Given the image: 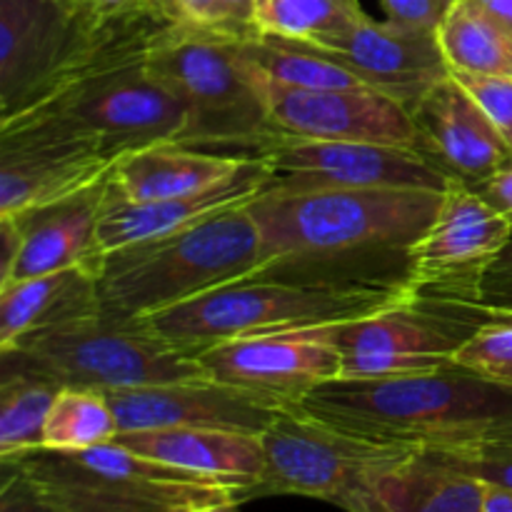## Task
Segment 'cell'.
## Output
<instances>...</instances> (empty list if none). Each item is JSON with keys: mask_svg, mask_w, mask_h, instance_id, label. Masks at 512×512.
I'll list each match as a JSON object with an SVG mask.
<instances>
[{"mask_svg": "<svg viewBox=\"0 0 512 512\" xmlns=\"http://www.w3.org/2000/svg\"><path fill=\"white\" fill-rule=\"evenodd\" d=\"M118 438V420L100 390L60 388L43 430V448L90 450Z\"/></svg>", "mask_w": 512, "mask_h": 512, "instance_id": "28", "label": "cell"}, {"mask_svg": "<svg viewBox=\"0 0 512 512\" xmlns=\"http://www.w3.org/2000/svg\"><path fill=\"white\" fill-rule=\"evenodd\" d=\"M270 183H273V175L260 155H253L250 163L220 188L185 195V198L130 200L108 180L98 223L100 248L103 253H113V250L128 248V245L170 235L218 213V210L253 203L260 193L270 188Z\"/></svg>", "mask_w": 512, "mask_h": 512, "instance_id": "20", "label": "cell"}, {"mask_svg": "<svg viewBox=\"0 0 512 512\" xmlns=\"http://www.w3.org/2000/svg\"><path fill=\"white\" fill-rule=\"evenodd\" d=\"M103 18L70 0H0V123L43 103Z\"/></svg>", "mask_w": 512, "mask_h": 512, "instance_id": "9", "label": "cell"}, {"mask_svg": "<svg viewBox=\"0 0 512 512\" xmlns=\"http://www.w3.org/2000/svg\"><path fill=\"white\" fill-rule=\"evenodd\" d=\"M512 240V220L473 188L450 180L413 253V290L480 300V278Z\"/></svg>", "mask_w": 512, "mask_h": 512, "instance_id": "13", "label": "cell"}, {"mask_svg": "<svg viewBox=\"0 0 512 512\" xmlns=\"http://www.w3.org/2000/svg\"><path fill=\"white\" fill-rule=\"evenodd\" d=\"M428 453L480 483L512 490V433Z\"/></svg>", "mask_w": 512, "mask_h": 512, "instance_id": "31", "label": "cell"}, {"mask_svg": "<svg viewBox=\"0 0 512 512\" xmlns=\"http://www.w3.org/2000/svg\"><path fill=\"white\" fill-rule=\"evenodd\" d=\"M480 303L512 313V240L498 253L480 278Z\"/></svg>", "mask_w": 512, "mask_h": 512, "instance_id": "35", "label": "cell"}, {"mask_svg": "<svg viewBox=\"0 0 512 512\" xmlns=\"http://www.w3.org/2000/svg\"><path fill=\"white\" fill-rule=\"evenodd\" d=\"M253 155L210 153L180 143H158L115 160L110 183L130 200L185 198L233 180Z\"/></svg>", "mask_w": 512, "mask_h": 512, "instance_id": "22", "label": "cell"}, {"mask_svg": "<svg viewBox=\"0 0 512 512\" xmlns=\"http://www.w3.org/2000/svg\"><path fill=\"white\" fill-rule=\"evenodd\" d=\"M173 23L258 35L253 23L255 0H155Z\"/></svg>", "mask_w": 512, "mask_h": 512, "instance_id": "32", "label": "cell"}, {"mask_svg": "<svg viewBox=\"0 0 512 512\" xmlns=\"http://www.w3.org/2000/svg\"><path fill=\"white\" fill-rule=\"evenodd\" d=\"M435 190H275L248 210L263 238L260 278L325 288L413 290L415 245L438 215Z\"/></svg>", "mask_w": 512, "mask_h": 512, "instance_id": "1", "label": "cell"}, {"mask_svg": "<svg viewBox=\"0 0 512 512\" xmlns=\"http://www.w3.org/2000/svg\"><path fill=\"white\" fill-rule=\"evenodd\" d=\"M265 265L248 203L218 210L170 235L105 253L95 273L98 308L135 320L248 278Z\"/></svg>", "mask_w": 512, "mask_h": 512, "instance_id": "3", "label": "cell"}, {"mask_svg": "<svg viewBox=\"0 0 512 512\" xmlns=\"http://www.w3.org/2000/svg\"><path fill=\"white\" fill-rule=\"evenodd\" d=\"M263 475L243 503L273 495L325 500L345 512H365L378 485L420 453L418 448L363 438L285 405L260 433Z\"/></svg>", "mask_w": 512, "mask_h": 512, "instance_id": "8", "label": "cell"}, {"mask_svg": "<svg viewBox=\"0 0 512 512\" xmlns=\"http://www.w3.org/2000/svg\"><path fill=\"white\" fill-rule=\"evenodd\" d=\"M198 360L210 380L283 405L300 403L318 385L340 378V350L323 328L228 340Z\"/></svg>", "mask_w": 512, "mask_h": 512, "instance_id": "15", "label": "cell"}, {"mask_svg": "<svg viewBox=\"0 0 512 512\" xmlns=\"http://www.w3.org/2000/svg\"><path fill=\"white\" fill-rule=\"evenodd\" d=\"M485 495L488 485L420 450L378 485L365 512H483Z\"/></svg>", "mask_w": 512, "mask_h": 512, "instance_id": "24", "label": "cell"}, {"mask_svg": "<svg viewBox=\"0 0 512 512\" xmlns=\"http://www.w3.org/2000/svg\"><path fill=\"white\" fill-rule=\"evenodd\" d=\"M108 180L110 175L68 198L10 215L18 225V253L0 285L70 268L98 273L105 255L98 240V223Z\"/></svg>", "mask_w": 512, "mask_h": 512, "instance_id": "19", "label": "cell"}, {"mask_svg": "<svg viewBox=\"0 0 512 512\" xmlns=\"http://www.w3.org/2000/svg\"><path fill=\"white\" fill-rule=\"evenodd\" d=\"M410 115L415 150L448 180L475 188L510 158L512 145L453 73L433 85Z\"/></svg>", "mask_w": 512, "mask_h": 512, "instance_id": "18", "label": "cell"}, {"mask_svg": "<svg viewBox=\"0 0 512 512\" xmlns=\"http://www.w3.org/2000/svg\"><path fill=\"white\" fill-rule=\"evenodd\" d=\"M245 38L183 23L153 38L145 63L183 108L180 145H238L253 155L280 138L260 73L243 55Z\"/></svg>", "mask_w": 512, "mask_h": 512, "instance_id": "4", "label": "cell"}, {"mask_svg": "<svg viewBox=\"0 0 512 512\" xmlns=\"http://www.w3.org/2000/svg\"><path fill=\"white\" fill-rule=\"evenodd\" d=\"M105 395L118 420V435L163 428H218L260 435L285 408L283 403L210 378Z\"/></svg>", "mask_w": 512, "mask_h": 512, "instance_id": "17", "label": "cell"}, {"mask_svg": "<svg viewBox=\"0 0 512 512\" xmlns=\"http://www.w3.org/2000/svg\"><path fill=\"white\" fill-rule=\"evenodd\" d=\"M275 190H435L445 193L450 180L435 170L418 150L345 140L283 138L260 148Z\"/></svg>", "mask_w": 512, "mask_h": 512, "instance_id": "11", "label": "cell"}, {"mask_svg": "<svg viewBox=\"0 0 512 512\" xmlns=\"http://www.w3.org/2000/svg\"><path fill=\"white\" fill-rule=\"evenodd\" d=\"M408 293L410 290L325 288L248 275L138 320L175 350L198 358L228 340L328 328L368 318Z\"/></svg>", "mask_w": 512, "mask_h": 512, "instance_id": "5", "label": "cell"}, {"mask_svg": "<svg viewBox=\"0 0 512 512\" xmlns=\"http://www.w3.org/2000/svg\"><path fill=\"white\" fill-rule=\"evenodd\" d=\"M13 460L60 512H188L215 503L243 505L245 488L158 463L115 440L75 453L35 448Z\"/></svg>", "mask_w": 512, "mask_h": 512, "instance_id": "7", "label": "cell"}, {"mask_svg": "<svg viewBox=\"0 0 512 512\" xmlns=\"http://www.w3.org/2000/svg\"><path fill=\"white\" fill-rule=\"evenodd\" d=\"M188 512H238V505L233 503H215V505H200V508H193Z\"/></svg>", "mask_w": 512, "mask_h": 512, "instance_id": "40", "label": "cell"}, {"mask_svg": "<svg viewBox=\"0 0 512 512\" xmlns=\"http://www.w3.org/2000/svg\"><path fill=\"white\" fill-rule=\"evenodd\" d=\"M438 40L450 73L512 75V33L473 0L450 3Z\"/></svg>", "mask_w": 512, "mask_h": 512, "instance_id": "25", "label": "cell"}, {"mask_svg": "<svg viewBox=\"0 0 512 512\" xmlns=\"http://www.w3.org/2000/svg\"><path fill=\"white\" fill-rule=\"evenodd\" d=\"M115 443L158 463L223 480L248 490L263 475L265 453L260 435L218 428H163L120 433Z\"/></svg>", "mask_w": 512, "mask_h": 512, "instance_id": "21", "label": "cell"}, {"mask_svg": "<svg viewBox=\"0 0 512 512\" xmlns=\"http://www.w3.org/2000/svg\"><path fill=\"white\" fill-rule=\"evenodd\" d=\"M243 55L260 75L290 88L335 90L365 88L355 75L340 68L333 60L313 53L298 40L275 38V35H250L243 40Z\"/></svg>", "mask_w": 512, "mask_h": 512, "instance_id": "27", "label": "cell"}, {"mask_svg": "<svg viewBox=\"0 0 512 512\" xmlns=\"http://www.w3.org/2000/svg\"><path fill=\"white\" fill-rule=\"evenodd\" d=\"M473 3L480 5L490 18L498 20L505 30L512 33V0H473Z\"/></svg>", "mask_w": 512, "mask_h": 512, "instance_id": "38", "label": "cell"}, {"mask_svg": "<svg viewBox=\"0 0 512 512\" xmlns=\"http://www.w3.org/2000/svg\"><path fill=\"white\" fill-rule=\"evenodd\" d=\"M293 408L380 443L445 450L512 433V390L458 363L390 378H335Z\"/></svg>", "mask_w": 512, "mask_h": 512, "instance_id": "2", "label": "cell"}, {"mask_svg": "<svg viewBox=\"0 0 512 512\" xmlns=\"http://www.w3.org/2000/svg\"><path fill=\"white\" fill-rule=\"evenodd\" d=\"M75 5H83V8L98 10V13H110V10H120L125 5L135 3V0H70Z\"/></svg>", "mask_w": 512, "mask_h": 512, "instance_id": "39", "label": "cell"}, {"mask_svg": "<svg viewBox=\"0 0 512 512\" xmlns=\"http://www.w3.org/2000/svg\"><path fill=\"white\" fill-rule=\"evenodd\" d=\"M360 0H255L253 23L260 35L318 40L365 18Z\"/></svg>", "mask_w": 512, "mask_h": 512, "instance_id": "29", "label": "cell"}, {"mask_svg": "<svg viewBox=\"0 0 512 512\" xmlns=\"http://www.w3.org/2000/svg\"><path fill=\"white\" fill-rule=\"evenodd\" d=\"M280 138L345 140L415 150L413 115L398 100L370 88L305 90L260 75Z\"/></svg>", "mask_w": 512, "mask_h": 512, "instance_id": "16", "label": "cell"}, {"mask_svg": "<svg viewBox=\"0 0 512 512\" xmlns=\"http://www.w3.org/2000/svg\"><path fill=\"white\" fill-rule=\"evenodd\" d=\"M298 43L338 63L365 88L398 100L408 110L450 75L438 30L413 28L393 20L378 23L370 15L340 33Z\"/></svg>", "mask_w": 512, "mask_h": 512, "instance_id": "14", "label": "cell"}, {"mask_svg": "<svg viewBox=\"0 0 512 512\" xmlns=\"http://www.w3.org/2000/svg\"><path fill=\"white\" fill-rule=\"evenodd\" d=\"M460 368L512 390V313L503 310L453 355Z\"/></svg>", "mask_w": 512, "mask_h": 512, "instance_id": "30", "label": "cell"}, {"mask_svg": "<svg viewBox=\"0 0 512 512\" xmlns=\"http://www.w3.org/2000/svg\"><path fill=\"white\" fill-rule=\"evenodd\" d=\"M115 160L95 140L45 115L0 123V215L80 193L110 175Z\"/></svg>", "mask_w": 512, "mask_h": 512, "instance_id": "10", "label": "cell"}, {"mask_svg": "<svg viewBox=\"0 0 512 512\" xmlns=\"http://www.w3.org/2000/svg\"><path fill=\"white\" fill-rule=\"evenodd\" d=\"M453 0H383L388 20L413 28L438 30Z\"/></svg>", "mask_w": 512, "mask_h": 512, "instance_id": "36", "label": "cell"}, {"mask_svg": "<svg viewBox=\"0 0 512 512\" xmlns=\"http://www.w3.org/2000/svg\"><path fill=\"white\" fill-rule=\"evenodd\" d=\"M60 385L38 373L3 363L0 383V458L43 448V430Z\"/></svg>", "mask_w": 512, "mask_h": 512, "instance_id": "26", "label": "cell"}, {"mask_svg": "<svg viewBox=\"0 0 512 512\" xmlns=\"http://www.w3.org/2000/svg\"><path fill=\"white\" fill-rule=\"evenodd\" d=\"M455 75V73H453ZM512 145V75H455Z\"/></svg>", "mask_w": 512, "mask_h": 512, "instance_id": "34", "label": "cell"}, {"mask_svg": "<svg viewBox=\"0 0 512 512\" xmlns=\"http://www.w3.org/2000/svg\"><path fill=\"white\" fill-rule=\"evenodd\" d=\"M0 512H60L18 460H0Z\"/></svg>", "mask_w": 512, "mask_h": 512, "instance_id": "33", "label": "cell"}, {"mask_svg": "<svg viewBox=\"0 0 512 512\" xmlns=\"http://www.w3.org/2000/svg\"><path fill=\"white\" fill-rule=\"evenodd\" d=\"M0 355L60 388L100 393L208 378L198 358L175 350L138 318H113L100 308L30 330Z\"/></svg>", "mask_w": 512, "mask_h": 512, "instance_id": "6", "label": "cell"}, {"mask_svg": "<svg viewBox=\"0 0 512 512\" xmlns=\"http://www.w3.org/2000/svg\"><path fill=\"white\" fill-rule=\"evenodd\" d=\"M473 190L485 200V203L493 205L498 213H503L505 218L512 220V153L488 180L475 185Z\"/></svg>", "mask_w": 512, "mask_h": 512, "instance_id": "37", "label": "cell"}, {"mask_svg": "<svg viewBox=\"0 0 512 512\" xmlns=\"http://www.w3.org/2000/svg\"><path fill=\"white\" fill-rule=\"evenodd\" d=\"M503 310L478 298L410 290L403 300L368 318L335 323L323 335L340 355H450Z\"/></svg>", "mask_w": 512, "mask_h": 512, "instance_id": "12", "label": "cell"}, {"mask_svg": "<svg viewBox=\"0 0 512 512\" xmlns=\"http://www.w3.org/2000/svg\"><path fill=\"white\" fill-rule=\"evenodd\" d=\"M98 310L95 270L70 268L0 285V350L20 335Z\"/></svg>", "mask_w": 512, "mask_h": 512, "instance_id": "23", "label": "cell"}]
</instances>
